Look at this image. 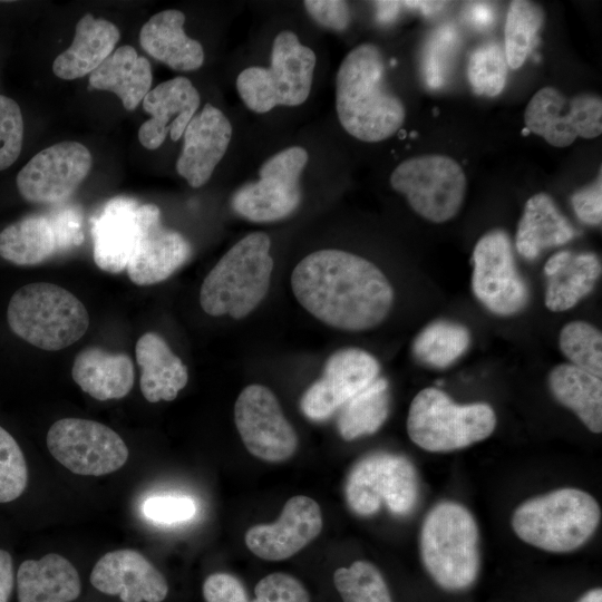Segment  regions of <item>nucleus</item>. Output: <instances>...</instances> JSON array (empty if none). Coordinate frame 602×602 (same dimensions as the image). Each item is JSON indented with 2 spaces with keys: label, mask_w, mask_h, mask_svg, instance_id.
I'll return each mask as SVG.
<instances>
[{
  "label": "nucleus",
  "mask_w": 602,
  "mask_h": 602,
  "mask_svg": "<svg viewBox=\"0 0 602 602\" xmlns=\"http://www.w3.org/2000/svg\"><path fill=\"white\" fill-rule=\"evenodd\" d=\"M153 81L149 61L136 49L125 45L111 52L89 75V85L115 94L126 110H134L151 90Z\"/></svg>",
  "instance_id": "obj_32"
},
{
  "label": "nucleus",
  "mask_w": 602,
  "mask_h": 602,
  "mask_svg": "<svg viewBox=\"0 0 602 602\" xmlns=\"http://www.w3.org/2000/svg\"><path fill=\"white\" fill-rule=\"evenodd\" d=\"M28 467L16 439L0 426V503L18 498L27 487Z\"/></svg>",
  "instance_id": "obj_40"
},
{
  "label": "nucleus",
  "mask_w": 602,
  "mask_h": 602,
  "mask_svg": "<svg viewBox=\"0 0 602 602\" xmlns=\"http://www.w3.org/2000/svg\"><path fill=\"white\" fill-rule=\"evenodd\" d=\"M80 215L74 208L27 215L0 231V256L16 265H37L81 244Z\"/></svg>",
  "instance_id": "obj_16"
},
{
  "label": "nucleus",
  "mask_w": 602,
  "mask_h": 602,
  "mask_svg": "<svg viewBox=\"0 0 602 602\" xmlns=\"http://www.w3.org/2000/svg\"><path fill=\"white\" fill-rule=\"evenodd\" d=\"M379 8V17L381 20H390L397 12L399 4L398 2H376Z\"/></svg>",
  "instance_id": "obj_50"
},
{
  "label": "nucleus",
  "mask_w": 602,
  "mask_h": 602,
  "mask_svg": "<svg viewBox=\"0 0 602 602\" xmlns=\"http://www.w3.org/2000/svg\"><path fill=\"white\" fill-rule=\"evenodd\" d=\"M16 584L11 555L0 550V602H9Z\"/></svg>",
  "instance_id": "obj_48"
},
{
  "label": "nucleus",
  "mask_w": 602,
  "mask_h": 602,
  "mask_svg": "<svg viewBox=\"0 0 602 602\" xmlns=\"http://www.w3.org/2000/svg\"><path fill=\"white\" fill-rule=\"evenodd\" d=\"M159 217L155 204H139L123 196L109 200L91 219L96 265L109 273L125 270L147 227Z\"/></svg>",
  "instance_id": "obj_18"
},
{
  "label": "nucleus",
  "mask_w": 602,
  "mask_h": 602,
  "mask_svg": "<svg viewBox=\"0 0 602 602\" xmlns=\"http://www.w3.org/2000/svg\"><path fill=\"white\" fill-rule=\"evenodd\" d=\"M309 154L291 146L269 157L260 167V178L240 186L231 197L233 211L255 223H270L291 215L302 200L301 175Z\"/></svg>",
  "instance_id": "obj_11"
},
{
  "label": "nucleus",
  "mask_w": 602,
  "mask_h": 602,
  "mask_svg": "<svg viewBox=\"0 0 602 602\" xmlns=\"http://www.w3.org/2000/svg\"><path fill=\"white\" fill-rule=\"evenodd\" d=\"M135 356L140 368V391L147 401H172L186 386V366L158 333H144L137 340Z\"/></svg>",
  "instance_id": "obj_29"
},
{
  "label": "nucleus",
  "mask_w": 602,
  "mask_h": 602,
  "mask_svg": "<svg viewBox=\"0 0 602 602\" xmlns=\"http://www.w3.org/2000/svg\"><path fill=\"white\" fill-rule=\"evenodd\" d=\"M89 583L98 593L120 602H164L169 591L164 574L129 548L103 555L89 574Z\"/></svg>",
  "instance_id": "obj_20"
},
{
  "label": "nucleus",
  "mask_w": 602,
  "mask_h": 602,
  "mask_svg": "<svg viewBox=\"0 0 602 602\" xmlns=\"http://www.w3.org/2000/svg\"><path fill=\"white\" fill-rule=\"evenodd\" d=\"M380 365L368 351L342 348L326 361L323 373L302 395L300 408L313 421H323L379 377Z\"/></svg>",
  "instance_id": "obj_19"
},
{
  "label": "nucleus",
  "mask_w": 602,
  "mask_h": 602,
  "mask_svg": "<svg viewBox=\"0 0 602 602\" xmlns=\"http://www.w3.org/2000/svg\"><path fill=\"white\" fill-rule=\"evenodd\" d=\"M271 240L253 232L230 247L207 273L200 290V304L212 317L249 315L265 298L273 271Z\"/></svg>",
  "instance_id": "obj_3"
},
{
  "label": "nucleus",
  "mask_w": 602,
  "mask_h": 602,
  "mask_svg": "<svg viewBox=\"0 0 602 602\" xmlns=\"http://www.w3.org/2000/svg\"><path fill=\"white\" fill-rule=\"evenodd\" d=\"M573 237V226L548 194L537 193L526 201L515 239L517 252L524 259L534 260L542 251L563 245Z\"/></svg>",
  "instance_id": "obj_31"
},
{
  "label": "nucleus",
  "mask_w": 602,
  "mask_h": 602,
  "mask_svg": "<svg viewBox=\"0 0 602 602\" xmlns=\"http://www.w3.org/2000/svg\"><path fill=\"white\" fill-rule=\"evenodd\" d=\"M23 143V118L18 103L0 95V172L19 157Z\"/></svg>",
  "instance_id": "obj_42"
},
{
  "label": "nucleus",
  "mask_w": 602,
  "mask_h": 602,
  "mask_svg": "<svg viewBox=\"0 0 602 602\" xmlns=\"http://www.w3.org/2000/svg\"><path fill=\"white\" fill-rule=\"evenodd\" d=\"M234 421L245 448L272 463L284 462L298 448V436L276 396L265 386L245 387L234 405Z\"/></svg>",
  "instance_id": "obj_15"
},
{
  "label": "nucleus",
  "mask_w": 602,
  "mask_h": 602,
  "mask_svg": "<svg viewBox=\"0 0 602 602\" xmlns=\"http://www.w3.org/2000/svg\"><path fill=\"white\" fill-rule=\"evenodd\" d=\"M526 129L554 147H567L576 138H595L602 133L601 97L583 93L571 98L556 88L538 89L524 111Z\"/></svg>",
  "instance_id": "obj_14"
},
{
  "label": "nucleus",
  "mask_w": 602,
  "mask_h": 602,
  "mask_svg": "<svg viewBox=\"0 0 602 602\" xmlns=\"http://www.w3.org/2000/svg\"><path fill=\"white\" fill-rule=\"evenodd\" d=\"M7 321L19 338L48 351L75 343L89 327V315L81 301L49 282H33L18 289L9 301Z\"/></svg>",
  "instance_id": "obj_6"
},
{
  "label": "nucleus",
  "mask_w": 602,
  "mask_h": 602,
  "mask_svg": "<svg viewBox=\"0 0 602 602\" xmlns=\"http://www.w3.org/2000/svg\"><path fill=\"white\" fill-rule=\"evenodd\" d=\"M47 447L62 466L78 475L101 476L125 465L128 448L108 426L82 418H62L48 430Z\"/></svg>",
  "instance_id": "obj_12"
},
{
  "label": "nucleus",
  "mask_w": 602,
  "mask_h": 602,
  "mask_svg": "<svg viewBox=\"0 0 602 602\" xmlns=\"http://www.w3.org/2000/svg\"><path fill=\"white\" fill-rule=\"evenodd\" d=\"M544 20L545 12L538 3L525 0L509 3L504 28V51L508 67L517 69L523 66L536 45Z\"/></svg>",
  "instance_id": "obj_36"
},
{
  "label": "nucleus",
  "mask_w": 602,
  "mask_h": 602,
  "mask_svg": "<svg viewBox=\"0 0 602 602\" xmlns=\"http://www.w3.org/2000/svg\"><path fill=\"white\" fill-rule=\"evenodd\" d=\"M548 388L556 401L572 410L592 433L602 431V380L570 363L555 366Z\"/></svg>",
  "instance_id": "obj_33"
},
{
  "label": "nucleus",
  "mask_w": 602,
  "mask_h": 602,
  "mask_svg": "<svg viewBox=\"0 0 602 602\" xmlns=\"http://www.w3.org/2000/svg\"><path fill=\"white\" fill-rule=\"evenodd\" d=\"M470 342L472 336L465 326L439 319L427 324L416 336L411 351L421 365L445 369L465 355Z\"/></svg>",
  "instance_id": "obj_35"
},
{
  "label": "nucleus",
  "mask_w": 602,
  "mask_h": 602,
  "mask_svg": "<svg viewBox=\"0 0 602 602\" xmlns=\"http://www.w3.org/2000/svg\"><path fill=\"white\" fill-rule=\"evenodd\" d=\"M559 346L570 365L602 376V333L598 328L581 320L569 322L560 332Z\"/></svg>",
  "instance_id": "obj_38"
},
{
  "label": "nucleus",
  "mask_w": 602,
  "mask_h": 602,
  "mask_svg": "<svg viewBox=\"0 0 602 602\" xmlns=\"http://www.w3.org/2000/svg\"><path fill=\"white\" fill-rule=\"evenodd\" d=\"M143 109L151 115L138 129V140L147 149L158 148L169 133L178 140L197 111L201 97L186 77H175L151 89L143 101Z\"/></svg>",
  "instance_id": "obj_23"
},
{
  "label": "nucleus",
  "mask_w": 602,
  "mask_h": 602,
  "mask_svg": "<svg viewBox=\"0 0 602 602\" xmlns=\"http://www.w3.org/2000/svg\"><path fill=\"white\" fill-rule=\"evenodd\" d=\"M571 204L577 219L588 225H600L602 221V175L571 197Z\"/></svg>",
  "instance_id": "obj_46"
},
{
  "label": "nucleus",
  "mask_w": 602,
  "mask_h": 602,
  "mask_svg": "<svg viewBox=\"0 0 602 602\" xmlns=\"http://www.w3.org/2000/svg\"><path fill=\"white\" fill-rule=\"evenodd\" d=\"M467 18L475 26L483 27L492 22L493 12L487 3L473 2L467 7Z\"/></svg>",
  "instance_id": "obj_49"
},
{
  "label": "nucleus",
  "mask_w": 602,
  "mask_h": 602,
  "mask_svg": "<svg viewBox=\"0 0 602 602\" xmlns=\"http://www.w3.org/2000/svg\"><path fill=\"white\" fill-rule=\"evenodd\" d=\"M407 6L412 8H418L421 10L423 13L429 14L430 12L439 9L444 2H435V1H411V2H405Z\"/></svg>",
  "instance_id": "obj_51"
},
{
  "label": "nucleus",
  "mask_w": 602,
  "mask_h": 602,
  "mask_svg": "<svg viewBox=\"0 0 602 602\" xmlns=\"http://www.w3.org/2000/svg\"><path fill=\"white\" fill-rule=\"evenodd\" d=\"M507 70L504 47L489 41L478 46L470 54L467 62V79L476 95L495 97L506 85Z\"/></svg>",
  "instance_id": "obj_39"
},
{
  "label": "nucleus",
  "mask_w": 602,
  "mask_h": 602,
  "mask_svg": "<svg viewBox=\"0 0 602 602\" xmlns=\"http://www.w3.org/2000/svg\"><path fill=\"white\" fill-rule=\"evenodd\" d=\"M303 6L309 16L324 28L343 31L350 25V10L344 1L307 0Z\"/></svg>",
  "instance_id": "obj_45"
},
{
  "label": "nucleus",
  "mask_w": 602,
  "mask_h": 602,
  "mask_svg": "<svg viewBox=\"0 0 602 602\" xmlns=\"http://www.w3.org/2000/svg\"><path fill=\"white\" fill-rule=\"evenodd\" d=\"M338 411L337 427L344 440L350 441L375 434L389 416L390 391L388 380L378 377L350 398Z\"/></svg>",
  "instance_id": "obj_34"
},
{
  "label": "nucleus",
  "mask_w": 602,
  "mask_h": 602,
  "mask_svg": "<svg viewBox=\"0 0 602 602\" xmlns=\"http://www.w3.org/2000/svg\"><path fill=\"white\" fill-rule=\"evenodd\" d=\"M333 583L343 602H392L382 574L367 561L339 567L334 571Z\"/></svg>",
  "instance_id": "obj_37"
},
{
  "label": "nucleus",
  "mask_w": 602,
  "mask_h": 602,
  "mask_svg": "<svg viewBox=\"0 0 602 602\" xmlns=\"http://www.w3.org/2000/svg\"><path fill=\"white\" fill-rule=\"evenodd\" d=\"M252 602H310L309 593L294 576L275 572L259 581Z\"/></svg>",
  "instance_id": "obj_43"
},
{
  "label": "nucleus",
  "mask_w": 602,
  "mask_h": 602,
  "mask_svg": "<svg viewBox=\"0 0 602 602\" xmlns=\"http://www.w3.org/2000/svg\"><path fill=\"white\" fill-rule=\"evenodd\" d=\"M205 602H249L242 583L229 573L208 575L202 586Z\"/></svg>",
  "instance_id": "obj_47"
},
{
  "label": "nucleus",
  "mask_w": 602,
  "mask_h": 602,
  "mask_svg": "<svg viewBox=\"0 0 602 602\" xmlns=\"http://www.w3.org/2000/svg\"><path fill=\"white\" fill-rule=\"evenodd\" d=\"M196 505L187 496H154L143 504V513L154 522L172 524L194 516Z\"/></svg>",
  "instance_id": "obj_44"
},
{
  "label": "nucleus",
  "mask_w": 602,
  "mask_h": 602,
  "mask_svg": "<svg viewBox=\"0 0 602 602\" xmlns=\"http://www.w3.org/2000/svg\"><path fill=\"white\" fill-rule=\"evenodd\" d=\"M336 110L342 128L361 142H382L401 128L406 109L386 81L376 45L361 43L344 56L336 76Z\"/></svg>",
  "instance_id": "obj_2"
},
{
  "label": "nucleus",
  "mask_w": 602,
  "mask_h": 602,
  "mask_svg": "<svg viewBox=\"0 0 602 602\" xmlns=\"http://www.w3.org/2000/svg\"><path fill=\"white\" fill-rule=\"evenodd\" d=\"M291 289L315 319L350 332L379 326L394 304V289L376 264L337 249L304 256L291 273Z\"/></svg>",
  "instance_id": "obj_1"
},
{
  "label": "nucleus",
  "mask_w": 602,
  "mask_h": 602,
  "mask_svg": "<svg viewBox=\"0 0 602 602\" xmlns=\"http://www.w3.org/2000/svg\"><path fill=\"white\" fill-rule=\"evenodd\" d=\"M600 521L601 508L591 494L563 487L523 502L511 523L523 542L543 551L566 553L585 544Z\"/></svg>",
  "instance_id": "obj_5"
},
{
  "label": "nucleus",
  "mask_w": 602,
  "mask_h": 602,
  "mask_svg": "<svg viewBox=\"0 0 602 602\" xmlns=\"http://www.w3.org/2000/svg\"><path fill=\"white\" fill-rule=\"evenodd\" d=\"M472 290L475 298L496 315H514L527 305L528 287L517 270L505 231L492 230L475 244Z\"/></svg>",
  "instance_id": "obj_13"
},
{
  "label": "nucleus",
  "mask_w": 602,
  "mask_h": 602,
  "mask_svg": "<svg viewBox=\"0 0 602 602\" xmlns=\"http://www.w3.org/2000/svg\"><path fill=\"white\" fill-rule=\"evenodd\" d=\"M192 255L190 242L178 232L166 229L161 217L146 230L127 266V275L136 285L145 287L168 279Z\"/></svg>",
  "instance_id": "obj_24"
},
{
  "label": "nucleus",
  "mask_w": 602,
  "mask_h": 602,
  "mask_svg": "<svg viewBox=\"0 0 602 602\" xmlns=\"http://www.w3.org/2000/svg\"><path fill=\"white\" fill-rule=\"evenodd\" d=\"M391 187L425 220L445 223L457 215L466 193V175L452 157L428 154L401 162L390 175Z\"/></svg>",
  "instance_id": "obj_10"
},
{
  "label": "nucleus",
  "mask_w": 602,
  "mask_h": 602,
  "mask_svg": "<svg viewBox=\"0 0 602 602\" xmlns=\"http://www.w3.org/2000/svg\"><path fill=\"white\" fill-rule=\"evenodd\" d=\"M577 602H602V590L600 588L592 589L583 594Z\"/></svg>",
  "instance_id": "obj_52"
},
{
  "label": "nucleus",
  "mask_w": 602,
  "mask_h": 602,
  "mask_svg": "<svg viewBox=\"0 0 602 602\" xmlns=\"http://www.w3.org/2000/svg\"><path fill=\"white\" fill-rule=\"evenodd\" d=\"M419 550L427 573L446 591L466 590L479 574L478 525L469 509L457 502H440L427 513Z\"/></svg>",
  "instance_id": "obj_4"
},
{
  "label": "nucleus",
  "mask_w": 602,
  "mask_h": 602,
  "mask_svg": "<svg viewBox=\"0 0 602 602\" xmlns=\"http://www.w3.org/2000/svg\"><path fill=\"white\" fill-rule=\"evenodd\" d=\"M71 375L84 392L100 401L125 397L135 380L134 365L126 353L99 347L82 349L75 358Z\"/></svg>",
  "instance_id": "obj_30"
},
{
  "label": "nucleus",
  "mask_w": 602,
  "mask_h": 602,
  "mask_svg": "<svg viewBox=\"0 0 602 602\" xmlns=\"http://www.w3.org/2000/svg\"><path fill=\"white\" fill-rule=\"evenodd\" d=\"M457 33L450 25L436 29L426 42L423 57V74L430 88L445 82L457 47Z\"/></svg>",
  "instance_id": "obj_41"
},
{
  "label": "nucleus",
  "mask_w": 602,
  "mask_h": 602,
  "mask_svg": "<svg viewBox=\"0 0 602 602\" xmlns=\"http://www.w3.org/2000/svg\"><path fill=\"white\" fill-rule=\"evenodd\" d=\"M544 273L547 276L545 305L553 312H562L593 291L601 275V262L592 252L564 250L546 261Z\"/></svg>",
  "instance_id": "obj_27"
},
{
  "label": "nucleus",
  "mask_w": 602,
  "mask_h": 602,
  "mask_svg": "<svg viewBox=\"0 0 602 602\" xmlns=\"http://www.w3.org/2000/svg\"><path fill=\"white\" fill-rule=\"evenodd\" d=\"M317 57L290 30L279 32L272 43L269 68L247 67L236 77L244 105L263 114L276 106L295 107L310 95Z\"/></svg>",
  "instance_id": "obj_8"
},
{
  "label": "nucleus",
  "mask_w": 602,
  "mask_h": 602,
  "mask_svg": "<svg viewBox=\"0 0 602 602\" xmlns=\"http://www.w3.org/2000/svg\"><path fill=\"white\" fill-rule=\"evenodd\" d=\"M185 14L168 9L152 16L140 28L139 43L154 59L176 71H193L202 67V45L184 30Z\"/></svg>",
  "instance_id": "obj_26"
},
{
  "label": "nucleus",
  "mask_w": 602,
  "mask_h": 602,
  "mask_svg": "<svg viewBox=\"0 0 602 602\" xmlns=\"http://www.w3.org/2000/svg\"><path fill=\"white\" fill-rule=\"evenodd\" d=\"M322 514L318 503L304 495L285 503L279 520L251 527L245 544L260 559L281 561L291 557L321 532Z\"/></svg>",
  "instance_id": "obj_21"
},
{
  "label": "nucleus",
  "mask_w": 602,
  "mask_h": 602,
  "mask_svg": "<svg viewBox=\"0 0 602 602\" xmlns=\"http://www.w3.org/2000/svg\"><path fill=\"white\" fill-rule=\"evenodd\" d=\"M497 425L486 402L457 404L446 392L428 387L412 399L407 416L410 440L430 453H448L489 437Z\"/></svg>",
  "instance_id": "obj_7"
},
{
  "label": "nucleus",
  "mask_w": 602,
  "mask_h": 602,
  "mask_svg": "<svg viewBox=\"0 0 602 602\" xmlns=\"http://www.w3.org/2000/svg\"><path fill=\"white\" fill-rule=\"evenodd\" d=\"M89 149L65 140L37 153L18 173L16 184L23 200L55 204L69 198L91 168Z\"/></svg>",
  "instance_id": "obj_17"
},
{
  "label": "nucleus",
  "mask_w": 602,
  "mask_h": 602,
  "mask_svg": "<svg viewBox=\"0 0 602 602\" xmlns=\"http://www.w3.org/2000/svg\"><path fill=\"white\" fill-rule=\"evenodd\" d=\"M14 585L18 602H76L82 593L77 569L57 553L23 561Z\"/></svg>",
  "instance_id": "obj_25"
},
{
  "label": "nucleus",
  "mask_w": 602,
  "mask_h": 602,
  "mask_svg": "<svg viewBox=\"0 0 602 602\" xmlns=\"http://www.w3.org/2000/svg\"><path fill=\"white\" fill-rule=\"evenodd\" d=\"M231 137L229 118L212 104H205L185 128L183 148L176 161L177 173L190 186H203L225 155Z\"/></svg>",
  "instance_id": "obj_22"
},
{
  "label": "nucleus",
  "mask_w": 602,
  "mask_h": 602,
  "mask_svg": "<svg viewBox=\"0 0 602 602\" xmlns=\"http://www.w3.org/2000/svg\"><path fill=\"white\" fill-rule=\"evenodd\" d=\"M344 495L349 508L359 516L376 514L382 504L392 514L406 516L418 502L416 467L402 455L369 454L360 458L348 474Z\"/></svg>",
  "instance_id": "obj_9"
},
{
  "label": "nucleus",
  "mask_w": 602,
  "mask_h": 602,
  "mask_svg": "<svg viewBox=\"0 0 602 602\" xmlns=\"http://www.w3.org/2000/svg\"><path fill=\"white\" fill-rule=\"evenodd\" d=\"M119 38V29L113 22L84 14L76 25L71 45L54 60V74L65 80L90 75L111 55Z\"/></svg>",
  "instance_id": "obj_28"
}]
</instances>
